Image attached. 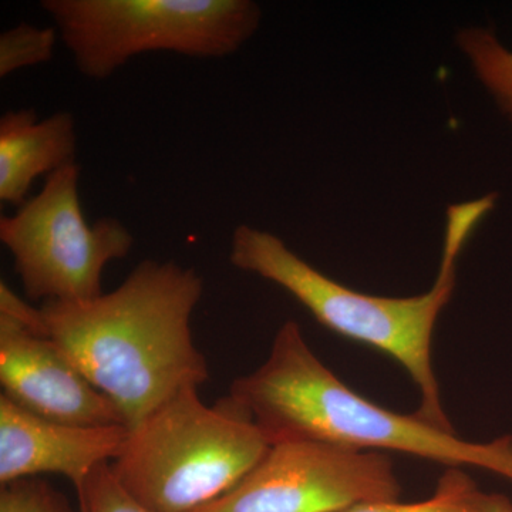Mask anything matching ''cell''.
Returning <instances> with one entry per match:
<instances>
[{
    "label": "cell",
    "mask_w": 512,
    "mask_h": 512,
    "mask_svg": "<svg viewBox=\"0 0 512 512\" xmlns=\"http://www.w3.org/2000/svg\"><path fill=\"white\" fill-rule=\"evenodd\" d=\"M40 6L77 70L93 80L109 79L144 53L234 55L262 19L251 0H43Z\"/></svg>",
    "instance_id": "obj_5"
},
{
    "label": "cell",
    "mask_w": 512,
    "mask_h": 512,
    "mask_svg": "<svg viewBox=\"0 0 512 512\" xmlns=\"http://www.w3.org/2000/svg\"><path fill=\"white\" fill-rule=\"evenodd\" d=\"M460 254V248L444 245L434 285L412 298H386L350 289L303 261L281 238L247 224L232 232L229 262L239 271L281 286L325 328L392 356L419 389L416 416L439 429L454 431L441 402L431 342L440 313L456 288Z\"/></svg>",
    "instance_id": "obj_3"
},
{
    "label": "cell",
    "mask_w": 512,
    "mask_h": 512,
    "mask_svg": "<svg viewBox=\"0 0 512 512\" xmlns=\"http://www.w3.org/2000/svg\"><path fill=\"white\" fill-rule=\"evenodd\" d=\"M59 30L20 23L0 35V77L49 63L55 56Z\"/></svg>",
    "instance_id": "obj_13"
},
{
    "label": "cell",
    "mask_w": 512,
    "mask_h": 512,
    "mask_svg": "<svg viewBox=\"0 0 512 512\" xmlns=\"http://www.w3.org/2000/svg\"><path fill=\"white\" fill-rule=\"evenodd\" d=\"M79 507L80 512H156L140 503L121 484L111 463L103 464L94 471Z\"/></svg>",
    "instance_id": "obj_14"
},
{
    "label": "cell",
    "mask_w": 512,
    "mask_h": 512,
    "mask_svg": "<svg viewBox=\"0 0 512 512\" xmlns=\"http://www.w3.org/2000/svg\"><path fill=\"white\" fill-rule=\"evenodd\" d=\"M512 505L500 494L484 493L461 468H448L436 493L419 503L399 500L357 505L345 512H505Z\"/></svg>",
    "instance_id": "obj_11"
},
{
    "label": "cell",
    "mask_w": 512,
    "mask_h": 512,
    "mask_svg": "<svg viewBox=\"0 0 512 512\" xmlns=\"http://www.w3.org/2000/svg\"><path fill=\"white\" fill-rule=\"evenodd\" d=\"M0 512H69L63 498L37 478L2 485Z\"/></svg>",
    "instance_id": "obj_15"
},
{
    "label": "cell",
    "mask_w": 512,
    "mask_h": 512,
    "mask_svg": "<svg viewBox=\"0 0 512 512\" xmlns=\"http://www.w3.org/2000/svg\"><path fill=\"white\" fill-rule=\"evenodd\" d=\"M76 119L57 111L39 120L33 109L9 110L0 117V202L20 205L40 175L76 164Z\"/></svg>",
    "instance_id": "obj_10"
},
{
    "label": "cell",
    "mask_w": 512,
    "mask_h": 512,
    "mask_svg": "<svg viewBox=\"0 0 512 512\" xmlns=\"http://www.w3.org/2000/svg\"><path fill=\"white\" fill-rule=\"evenodd\" d=\"M202 293L194 268L146 259L114 291L87 302H46L40 311L47 335L133 430L210 377L191 330Z\"/></svg>",
    "instance_id": "obj_1"
},
{
    "label": "cell",
    "mask_w": 512,
    "mask_h": 512,
    "mask_svg": "<svg viewBox=\"0 0 512 512\" xmlns=\"http://www.w3.org/2000/svg\"><path fill=\"white\" fill-rule=\"evenodd\" d=\"M458 49L467 57L477 79L497 101L512 123V52L490 29L458 30Z\"/></svg>",
    "instance_id": "obj_12"
},
{
    "label": "cell",
    "mask_w": 512,
    "mask_h": 512,
    "mask_svg": "<svg viewBox=\"0 0 512 512\" xmlns=\"http://www.w3.org/2000/svg\"><path fill=\"white\" fill-rule=\"evenodd\" d=\"M128 436L124 424L50 420L0 394V484L60 474L73 484L80 501L94 471L119 458Z\"/></svg>",
    "instance_id": "obj_9"
},
{
    "label": "cell",
    "mask_w": 512,
    "mask_h": 512,
    "mask_svg": "<svg viewBox=\"0 0 512 512\" xmlns=\"http://www.w3.org/2000/svg\"><path fill=\"white\" fill-rule=\"evenodd\" d=\"M197 387L148 414L111 463L121 484L156 512H195L235 487L272 444L228 396L202 402Z\"/></svg>",
    "instance_id": "obj_4"
},
{
    "label": "cell",
    "mask_w": 512,
    "mask_h": 512,
    "mask_svg": "<svg viewBox=\"0 0 512 512\" xmlns=\"http://www.w3.org/2000/svg\"><path fill=\"white\" fill-rule=\"evenodd\" d=\"M271 444L316 441L359 451H397L450 468L477 467L512 481V439L477 443L390 412L353 392L312 349L295 320L279 328L264 365L231 384ZM387 454V453H386Z\"/></svg>",
    "instance_id": "obj_2"
},
{
    "label": "cell",
    "mask_w": 512,
    "mask_h": 512,
    "mask_svg": "<svg viewBox=\"0 0 512 512\" xmlns=\"http://www.w3.org/2000/svg\"><path fill=\"white\" fill-rule=\"evenodd\" d=\"M80 164L47 175L42 191L13 215L0 218L8 248L32 301L87 302L103 295L104 269L134 247L130 229L116 218L89 224L80 204Z\"/></svg>",
    "instance_id": "obj_6"
},
{
    "label": "cell",
    "mask_w": 512,
    "mask_h": 512,
    "mask_svg": "<svg viewBox=\"0 0 512 512\" xmlns=\"http://www.w3.org/2000/svg\"><path fill=\"white\" fill-rule=\"evenodd\" d=\"M0 384L3 396L46 419L82 426L124 424L114 404L89 382L55 340L3 313Z\"/></svg>",
    "instance_id": "obj_8"
},
{
    "label": "cell",
    "mask_w": 512,
    "mask_h": 512,
    "mask_svg": "<svg viewBox=\"0 0 512 512\" xmlns=\"http://www.w3.org/2000/svg\"><path fill=\"white\" fill-rule=\"evenodd\" d=\"M505 512H512V505H511V507H510V508H508V510H507V511H505Z\"/></svg>",
    "instance_id": "obj_16"
},
{
    "label": "cell",
    "mask_w": 512,
    "mask_h": 512,
    "mask_svg": "<svg viewBox=\"0 0 512 512\" xmlns=\"http://www.w3.org/2000/svg\"><path fill=\"white\" fill-rule=\"evenodd\" d=\"M400 494L389 454L281 441L232 490L195 512H345Z\"/></svg>",
    "instance_id": "obj_7"
}]
</instances>
